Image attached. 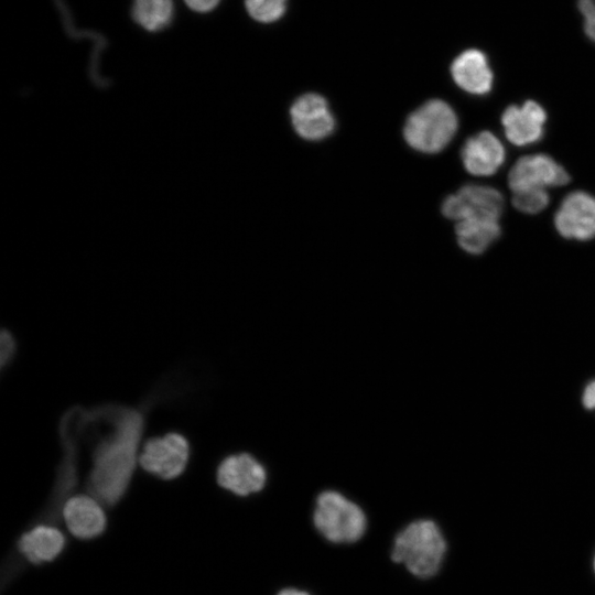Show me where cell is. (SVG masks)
<instances>
[{"mask_svg":"<svg viewBox=\"0 0 595 595\" xmlns=\"http://www.w3.org/2000/svg\"><path fill=\"white\" fill-rule=\"evenodd\" d=\"M143 420V414L138 410H116L112 429L95 447L87 490L101 506L117 505L129 487Z\"/></svg>","mask_w":595,"mask_h":595,"instance_id":"cell-1","label":"cell"},{"mask_svg":"<svg viewBox=\"0 0 595 595\" xmlns=\"http://www.w3.org/2000/svg\"><path fill=\"white\" fill-rule=\"evenodd\" d=\"M446 541L439 526L429 519L409 523L394 538L391 559L419 578L434 576L441 569Z\"/></svg>","mask_w":595,"mask_h":595,"instance_id":"cell-2","label":"cell"},{"mask_svg":"<svg viewBox=\"0 0 595 595\" xmlns=\"http://www.w3.org/2000/svg\"><path fill=\"white\" fill-rule=\"evenodd\" d=\"M458 120L452 107L443 100H429L407 119L403 137L414 150L437 153L453 139Z\"/></svg>","mask_w":595,"mask_h":595,"instance_id":"cell-3","label":"cell"},{"mask_svg":"<svg viewBox=\"0 0 595 595\" xmlns=\"http://www.w3.org/2000/svg\"><path fill=\"white\" fill-rule=\"evenodd\" d=\"M313 523L316 530L333 543L356 542L367 528L363 509L335 490H325L318 495Z\"/></svg>","mask_w":595,"mask_h":595,"instance_id":"cell-4","label":"cell"},{"mask_svg":"<svg viewBox=\"0 0 595 595\" xmlns=\"http://www.w3.org/2000/svg\"><path fill=\"white\" fill-rule=\"evenodd\" d=\"M502 209L501 193L483 185H465L442 204L443 215L456 221L475 218L498 220Z\"/></svg>","mask_w":595,"mask_h":595,"instance_id":"cell-5","label":"cell"},{"mask_svg":"<svg viewBox=\"0 0 595 595\" xmlns=\"http://www.w3.org/2000/svg\"><path fill=\"white\" fill-rule=\"evenodd\" d=\"M190 446L186 439L177 433L148 440L139 456L142 468L162 479L180 476L187 464Z\"/></svg>","mask_w":595,"mask_h":595,"instance_id":"cell-6","label":"cell"},{"mask_svg":"<svg viewBox=\"0 0 595 595\" xmlns=\"http://www.w3.org/2000/svg\"><path fill=\"white\" fill-rule=\"evenodd\" d=\"M569 181L567 172L547 154L520 158L508 175V185L512 193L562 186Z\"/></svg>","mask_w":595,"mask_h":595,"instance_id":"cell-7","label":"cell"},{"mask_svg":"<svg viewBox=\"0 0 595 595\" xmlns=\"http://www.w3.org/2000/svg\"><path fill=\"white\" fill-rule=\"evenodd\" d=\"M558 232L567 239L580 241L595 237V197L576 191L561 203L554 216Z\"/></svg>","mask_w":595,"mask_h":595,"instance_id":"cell-8","label":"cell"},{"mask_svg":"<svg viewBox=\"0 0 595 595\" xmlns=\"http://www.w3.org/2000/svg\"><path fill=\"white\" fill-rule=\"evenodd\" d=\"M290 115L294 130L305 140H322L334 131V116L326 99L317 94L299 97L291 106Z\"/></svg>","mask_w":595,"mask_h":595,"instance_id":"cell-9","label":"cell"},{"mask_svg":"<svg viewBox=\"0 0 595 595\" xmlns=\"http://www.w3.org/2000/svg\"><path fill=\"white\" fill-rule=\"evenodd\" d=\"M217 483L220 487L238 496L260 491L267 480L263 465L247 453L226 457L217 468Z\"/></svg>","mask_w":595,"mask_h":595,"instance_id":"cell-10","label":"cell"},{"mask_svg":"<svg viewBox=\"0 0 595 595\" xmlns=\"http://www.w3.org/2000/svg\"><path fill=\"white\" fill-rule=\"evenodd\" d=\"M545 121L544 109L533 100L521 107L509 106L501 116L507 139L519 147L538 142L543 137Z\"/></svg>","mask_w":595,"mask_h":595,"instance_id":"cell-11","label":"cell"},{"mask_svg":"<svg viewBox=\"0 0 595 595\" xmlns=\"http://www.w3.org/2000/svg\"><path fill=\"white\" fill-rule=\"evenodd\" d=\"M505 155L502 143L489 131L470 137L461 151L464 167L476 176L495 174L502 165Z\"/></svg>","mask_w":595,"mask_h":595,"instance_id":"cell-12","label":"cell"},{"mask_svg":"<svg viewBox=\"0 0 595 595\" xmlns=\"http://www.w3.org/2000/svg\"><path fill=\"white\" fill-rule=\"evenodd\" d=\"M63 518L69 532L79 539H93L106 528L102 506L90 495H75L63 506Z\"/></svg>","mask_w":595,"mask_h":595,"instance_id":"cell-13","label":"cell"},{"mask_svg":"<svg viewBox=\"0 0 595 595\" xmlns=\"http://www.w3.org/2000/svg\"><path fill=\"white\" fill-rule=\"evenodd\" d=\"M65 537L54 524H31L30 530L22 533L15 545L26 562L40 564L53 561L64 549Z\"/></svg>","mask_w":595,"mask_h":595,"instance_id":"cell-14","label":"cell"},{"mask_svg":"<svg viewBox=\"0 0 595 595\" xmlns=\"http://www.w3.org/2000/svg\"><path fill=\"white\" fill-rule=\"evenodd\" d=\"M451 74L458 87L473 95H485L491 90L494 74L488 58L482 51L469 48L452 63Z\"/></svg>","mask_w":595,"mask_h":595,"instance_id":"cell-15","label":"cell"},{"mask_svg":"<svg viewBox=\"0 0 595 595\" xmlns=\"http://www.w3.org/2000/svg\"><path fill=\"white\" fill-rule=\"evenodd\" d=\"M455 232L459 246L472 255L483 253L500 236L496 219H465L457 221Z\"/></svg>","mask_w":595,"mask_h":595,"instance_id":"cell-16","label":"cell"},{"mask_svg":"<svg viewBox=\"0 0 595 595\" xmlns=\"http://www.w3.org/2000/svg\"><path fill=\"white\" fill-rule=\"evenodd\" d=\"M174 6L172 0H133L132 17L148 31H160L172 21Z\"/></svg>","mask_w":595,"mask_h":595,"instance_id":"cell-17","label":"cell"},{"mask_svg":"<svg viewBox=\"0 0 595 595\" xmlns=\"http://www.w3.org/2000/svg\"><path fill=\"white\" fill-rule=\"evenodd\" d=\"M286 0H246L248 13L257 21L273 22L285 10Z\"/></svg>","mask_w":595,"mask_h":595,"instance_id":"cell-18","label":"cell"},{"mask_svg":"<svg viewBox=\"0 0 595 595\" xmlns=\"http://www.w3.org/2000/svg\"><path fill=\"white\" fill-rule=\"evenodd\" d=\"M549 194L545 190H533L513 193V206L524 214H537L549 204Z\"/></svg>","mask_w":595,"mask_h":595,"instance_id":"cell-19","label":"cell"},{"mask_svg":"<svg viewBox=\"0 0 595 595\" xmlns=\"http://www.w3.org/2000/svg\"><path fill=\"white\" fill-rule=\"evenodd\" d=\"M577 8L583 17L585 34L595 42V1L577 0Z\"/></svg>","mask_w":595,"mask_h":595,"instance_id":"cell-20","label":"cell"},{"mask_svg":"<svg viewBox=\"0 0 595 595\" xmlns=\"http://www.w3.org/2000/svg\"><path fill=\"white\" fill-rule=\"evenodd\" d=\"M15 351L14 338L7 331L1 334V367H6L10 363Z\"/></svg>","mask_w":595,"mask_h":595,"instance_id":"cell-21","label":"cell"},{"mask_svg":"<svg viewBox=\"0 0 595 595\" xmlns=\"http://www.w3.org/2000/svg\"><path fill=\"white\" fill-rule=\"evenodd\" d=\"M184 1L194 11L208 12L213 10L220 0H184Z\"/></svg>","mask_w":595,"mask_h":595,"instance_id":"cell-22","label":"cell"},{"mask_svg":"<svg viewBox=\"0 0 595 595\" xmlns=\"http://www.w3.org/2000/svg\"><path fill=\"white\" fill-rule=\"evenodd\" d=\"M583 403L587 409L595 408V381L589 383L584 391Z\"/></svg>","mask_w":595,"mask_h":595,"instance_id":"cell-23","label":"cell"},{"mask_svg":"<svg viewBox=\"0 0 595 595\" xmlns=\"http://www.w3.org/2000/svg\"><path fill=\"white\" fill-rule=\"evenodd\" d=\"M277 595H311L307 592L296 588H283Z\"/></svg>","mask_w":595,"mask_h":595,"instance_id":"cell-24","label":"cell"},{"mask_svg":"<svg viewBox=\"0 0 595 595\" xmlns=\"http://www.w3.org/2000/svg\"><path fill=\"white\" fill-rule=\"evenodd\" d=\"M594 570H595V558H594Z\"/></svg>","mask_w":595,"mask_h":595,"instance_id":"cell-25","label":"cell"},{"mask_svg":"<svg viewBox=\"0 0 595 595\" xmlns=\"http://www.w3.org/2000/svg\"><path fill=\"white\" fill-rule=\"evenodd\" d=\"M595 1V0H594Z\"/></svg>","mask_w":595,"mask_h":595,"instance_id":"cell-26","label":"cell"}]
</instances>
